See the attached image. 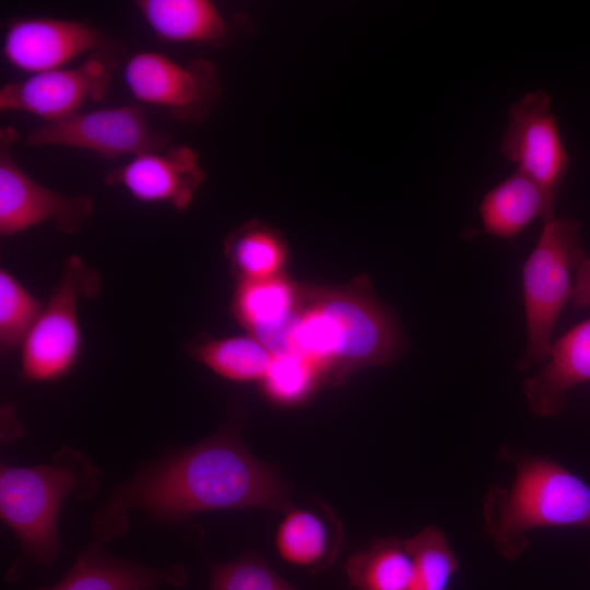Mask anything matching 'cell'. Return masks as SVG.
Instances as JSON below:
<instances>
[{
  "label": "cell",
  "instance_id": "obj_19",
  "mask_svg": "<svg viewBox=\"0 0 590 590\" xmlns=\"http://www.w3.org/2000/svg\"><path fill=\"white\" fill-rule=\"evenodd\" d=\"M333 516L307 508H291L275 533V548L287 564L319 573L334 560L340 547V524Z\"/></svg>",
  "mask_w": 590,
  "mask_h": 590
},
{
  "label": "cell",
  "instance_id": "obj_17",
  "mask_svg": "<svg viewBox=\"0 0 590 590\" xmlns=\"http://www.w3.org/2000/svg\"><path fill=\"white\" fill-rule=\"evenodd\" d=\"M140 14L161 40L223 45L232 25L209 0H138Z\"/></svg>",
  "mask_w": 590,
  "mask_h": 590
},
{
  "label": "cell",
  "instance_id": "obj_10",
  "mask_svg": "<svg viewBox=\"0 0 590 590\" xmlns=\"http://www.w3.org/2000/svg\"><path fill=\"white\" fill-rule=\"evenodd\" d=\"M19 139L14 128L0 129V235L14 236L46 222L63 234L76 233L94 211L93 199L54 191L30 177L14 158Z\"/></svg>",
  "mask_w": 590,
  "mask_h": 590
},
{
  "label": "cell",
  "instance_id": "obj_1",
  "mask_svg": "<svg viewBox=\"0 0 590 590\" xmlns=\"http://www.w3.org/2000/svg\"><path fill=\"white\" fill-rule=\"evenodd\" d=\"M247 508L286 512L292 505L275 469L249 451L238 423L231 422L194 445L142 462L94 511L90 529L106 543L130 530L132 511L173 524L204 511Z\"/></svg>",
  "mask_w": 590,
  "mask_h": 590
},
{
  "label": "cell",
  "instance_id": "obj_22",
  "mask_svg": "<svg viewBox=\"0 0 590 590\" xmlns=\"http://www.w3.org/2000/svg\"><path fill=\"white\" fill-rule=\"evenodd\" d=\"M190 355L216 375L234 382L261 381L272 353L251 335L205 339L189 347Z\"/></svg>",
  "mask_w": 590,
  "mask_h": 590
},
{
  "label": "cell",
  "instance_id": "obj_8",
  "mask_svg": "<svg viewBox=\"0 0 590 590\" xmlns=\"http://www.w3.org/2000/svg\"><path fill=\"white\" fill-rule=\"evenodd\" d=\"M500 154L516 170L533 180L552 204L570 165L551 94L534 90L523 94L507 110Z\"/></svg>",
  "mask_w": 590,
  "mask_h": 590
},
{
  "label": "cell",
  "instance_id": "obj_3",
  "mask_svg": "<svg viewBox=\"0 0 590 590\" xmlns=\"http://www.w3.org/2000/svg\"><path fill=\"white\" fill-rule=\"evenodd\" d=\"M102 473L88 456L69 446L31 467L1 464L0 517L14 534L20 555L5 580L16 582L33 568H50L63 547L59 517L66 500L92 499Z\"/></svg>",
  "mask_w": 590,
  "mask_h": 590
},
{
  "label": "cell",
  "instance_id": "obj_4",
  "mask_svg": "<svg viewBox=\"0 0 590 590\" xmlns=\"http://www.w3.org/2000/svg\"><path fill=\"white\" fill-rule=\"evenodd\" d=\"M508 486L492 487L483 504L484 529L499 554L515 560L538 528H590V485L551 458L517 455Z\"/></svg>",
  "mask_w": 590,
  "mask_h": 590
},
{
  "label": "cell",
  "instance_id": "obj_16",
  "mask_svg": "<svg viewBox=\"0 0 590 590\" xmlns=\"http://www.w3.org/2000/svg\"><path fill=\"white\" fill-rule=\"evenodd\" d=\"M590 381V318L552 342L539 373L528 377L522 392L531 411L542 417L560 414L568 392Z\"/></svg>",
  "mask_w": 590,
  "mask_h": 590
},
{
  "label": "cell",
  "instance_id": "obj_15",
  "mask_svg": "<svg viewBox=\"0 0 590 590\" xmlns=\"http://www.w3.org/2000/svg\"><path fill=\"white\" fill-rule=\"evenodd\" d=\"M303 283L285 273L263 280L237 281L231 311L247 333L273 356L283 355L293 319L298 310Z\"/></svg>",
  "mask_w": 590,
  "mask_h": 590
},
{
  "label": "cell",
  "instance_id": "obj_2",
  "mask_svg": "<svg viewBox=\"0 0 590 590\" xmlns=\"http://www.w3.org/2000/svg\"><path fill=\"white\" fill-rule=\"evenodd\" d=\"M405 346L396 315L364 275L339 286L303 283L283 355L308 361L326 384L341 385L358 369L393 363Z\"/></svg>",
  "mask_w": 590,
  "mask_h": 590
},
{
  "label": "cell",
  "instance_id": "obj_27",
  "mask_svg": "<svg viewBox=\"0 0 590 590\" xmlns=\"http://www.w3.org/2000/svg\"><path fill=\"white\" fill-rule=\"evenodd\" d=\"M570 303L577 308L590 306V257H582L575 269Z\"/></svg>",
  "mask_w": 590,
  "mask_h": 590
},
{
  "label": "cell",
  "instance_id": "obj_12",
  "mask_svg": "<svg viewBox=\"0 0 590 590\" xmlns=\"http://www.w3.org/2000/svg\"><path fill=\"white\" fill-rule=\"evenodd\" d=\"M115 44L101 31L73 20L27 17L12 21L4 32L2 56L31 74L64 68L79 56Z\"/></svg>",
  "mask_w": 590,
  "mask_h": 590
},
{
  "label": "cell",
  "instance_id": "obj_21",
  "mask_svg": "<svg viewBox=\"0 0 590 590\" xmlns=\"http://www.w3.org/2000/svg\"><path fill=\"white\" fill-rule=\"evenodd\" d=\"M343 569L354 590H408L413 565L404 541L391 536L351 554Z\"/></svg>",
  "mask_w": 590,
  "mask_h": 590
},
{
  "label": "cell",
  "instance_id": "obj_7",
  "mask_svg": "<svg viewBox=\"0 0 590 590\" xmlns=\"http://www.w3.org/2000/svg\"><path fill=\"white\" fill-rule=\"evenodd\" d=\"M123 80L138 101L191 125L210 115L221 94L217 69L211 61L193 59L181 64L156 51L134 54L125 66Z\"/></svg>",
  "mask_w": 590,
  "mask_h": 590
},
{
  "label": "cell",
  "instance_id": "obj_20",
  "mask_svg": "<svg viewBox=\"0 0 590 590\" xmlns=\"http://www.w3.org/2000/svg\"><path fill=\"white\" fill-rule=\"evenodd\" d=\"M224 252L237 281H253L284 274L288 246L273 226L248 221L229 233Z\"/></svg>",
  "mask_w": 590,
  "mask_h": 590
},
{
  "label": "cell",
  "instance_id": "obj_18",
  "mask_svg": "<svg viewBox=\"0 0 590 590\" xmlns=\"http://www.w3.org/2000/svg\"><path fill=\"white\" fill-rule=\"evenodd\" d=\"M554 210L544 191L516 170L483 196L479 205L482 233L509 240L535 220L553 219Z\"/></svg>",
  "mask_w": 590,
  "mask_h": 590
},
{
  "label": "cell",
  "instance_id": "obj_9",
  "mask_svg": "<svg viewBox=\"0 0 590 590\" xmlns=\"http://www.w3.org/2000/svg\"><path fill=\"white\" fill-rule=\"evenodd\" d=\"M172 137L154 130L139 105L107 107L68 119L45 123L25 138L28 146L55 145L90 151L114 160L160 152L170 146Z\"/></svg>",
  "mask_w": 590,
  "mask_h": 590
},
{
  "label": "cell",
  "instance_id": "obj_6",
  "mask_svg": "<svg viewBox=\"0 0 590 590\" xmlns=\"http://www.w3.org/2000/svg\"><path fill=\"white\" fill-rule=\"evenodd\" d=\"M101 288L99 274L81 257L64 260L58 285L20 347L24 379L55 381L73 368L82 343L79 303L99 295Z\"/></svg>",
  "mask_w": 590,
  "mask_h": 590
},
{
  "label": "cell",
  "instance_id": "obj_23",
  "mask_svg": "<svg viewBox=\"0 0 590 590\" xmlns=\"http://www.w3.org/2000/svg\"><path fill=\"white\" fill-rule=\"evenodd\" d=\"M413 573L408 590H448L458 569V559L442 531L426 527L404 540Z\"/></svg>",
  "mask_w": 590,
  "mask_h": 590
},
{
  "label": "cell",
  "instance_id": "obj_25",
  "mask_svg": "<svg viewBox=\"0 0 590 590\" xmlns=\"http://www.w3.org/2000/svg\"><path fill=\"white\" fill-rule=\"evenodd\" d=\"M44 305L7 269L0 270V346L2 352L21 347Z\"/></svg>",
  "mask_w": 590,
  "mask_h": 590
},
{
  "label": "cell",
  "instance_id": "obj_11",
  "mask_svg": "<svg viewBox=\"0 0 590 590\" xmlns=\"http://www.w3.org/2000/svg\"><path fill=\"white\" fill-rule=\"evenodd\" d=\"M111 80L109 66L99 58L75 68H59L31 74L0 88V110L37 116L47 123L68 119L87 102H98Z\"/></svg>",
  "mask_w": 590,
  "mask_h": 590
},
{
  "label": "cell",
  "instance_id": "obj_5",
  "mask_svg": "<svg viewBox=\"0 0 590 590\" xmlns=\"http://www.w3.org/2000/svg\"><path fill=\"white\" fill-rule=\"evenodd\" d=\"M579 228V222L574 219L554 216L545 221L522 267L527 343L517 362L521 370L535 364L543 365L547 358L559 315L571 299V275L586 256Z\"/></svg>",
  "mask_w": 590,
  "mask_h": 590
},
{
  "label": "cell",
  "instance_id": "obj_13",
  "mask_svg": "<svg viewBox=\"0 0 590 590\" xmlns=\"http://www.w3.org/2000/svg\"><path fill=\"white\" fill-rule=\"evenodd\" d=\"M205 179L199 154L185 144L132 157L104 175L107 186L122 187L135 200L186 210Z\"/></svg>",
  "mask_w": 590,
  "mask_h": 590
},
{
  "label": "cell",
  "instance_id": "obj_26",
  "mask_svg": "<svg viewBox=\"0 0 590 590\" xmlns=\"http://www.w3.org/2000/svg\"><path fill=\"white\" fill-rule=\"evenodd\" d=\"M209 590H297L255 552L210 564Z\"/></svg>",
  "mask_w": 590,
  "mask_h": 590
},
{
  "label": "cell",
  "instance_id": "obj_24",
  "mask_svg": "<svg viewBox=\"0 0 590 590\" xmlns=\"http://www.w3.org/2000/svg\"><path fill=\"white\" fill-rule=\"evenodd\" d=\"M324 380L308 361L296 355L273 356L260 381L264 397L272 403L292 408L303 404Z\"/></svg>",
  "mask_w": 590,
  "mask_h": 590
},
{
  "label": "cell",
  "instance_id": "obj_14",
  "mask_svg": "<svg viewBox=\"0 0 590 590\" xmlns=\"http://www.w3.org/2000/svg\"><path fill=\"white\" fill-rule=\"evenodd\" d=\"M186 581L187 570L180 563L153 566L119 557L94 540L56 583L35 590H161L179 588Z\"/></svg>",
  "mask_w": 590,
  "mask_h": 590
}]
</instances>
